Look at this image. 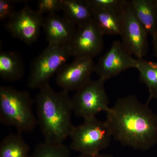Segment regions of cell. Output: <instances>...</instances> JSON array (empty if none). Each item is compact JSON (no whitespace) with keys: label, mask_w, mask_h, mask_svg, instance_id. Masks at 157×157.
I'll return each mask as SVG.
<instances>
[{"label":"cell","mask_w":157,"mask_h":157,"mask_svg":"<svg viewBox=\"0 0 157 157\" xmlns=\"http://www.w3.org/2000/svg\"><path fill=\"white\" fill-rule=\"evenodd\" d=\"M112 137L122 145L146 151L157 143V114L135 96L117 99L106 112Z\"/></svg>","instance_id":"obj_1"},{"label":"cell","mask_w":157,"mask_h":157,"mask_svg":"<svg viewBox=\"0 0 157 157\" xmlns=\"http://www.w3.org/2000/svg\"><path fill=\"white\" fill-rule=\"evenodd\" d=\"M38 124L44 141L63 143L74 126L72 98L69 92L54 90L48 83L39 89L35 99Z\"/></svg>","instance_id":"obj_2"},{"label":"cell","mask_w":157,"mask_h":157,"mask_svg":"<svg viewBox=\"0 0 157 157\" xmlns=\"http://www.w3.org/2000/svg\"><path fill=\"white\" fill-rule=\"evenodd\" d=\"M33 100L28 91L0 86V122L14 127L20 133L33 130L38 124Z\"/></svg>","instance_id":"obj_3"},{"label":"cell","mask_w":157,"mask_h":157,"mask_svg":"<svg viewBox=\"0 0 157 157\" xmlns=\"http://www.w3.org/2000/svg\"><path fill=\"white\" fill-rule=\"evenodd\" d=\"M69 137L70 149L86 155L101 154L113 137L107 121L96 117L86 119L81 124L74 126Z\"/></svg>","instance_id":"obj_4"},{"label":"cell","mask_w":157,"mask_h":157,"mask_svg":"<svg viewBox=\"0 0 157 157\" xmlns=\"http://www.w3.org/2000/svg\"><path fill=\"white\" fill-rule=\"evenodd\" d=\"M71 56L70 45L48 44L31 65L28 81L29 87L39 89L49 83L51 78L67 64Z\"/></svg>","instance_id":"obj_5"},{"label":"cell","mask_w":157,"mask_h":157,"mask_svg":"<svg viewBox=\"0 0 157 157\" xmlns=\"http://www.w3.org/2000/svg\"><path fill=\"white\" fill-rule=\"evenodd\" d=\"M105 81L101 78L90 79L76 91L72 98L75 115L84 119L96 117L109 109V101L105 90Z\"/></svg>","instance_id":"obj_6"},{"label":"cell","mask_w":157,"mask_h":157,"mask_svg":"<svg viewBox=\"0 0 157 157\" xmlns=\"http://www.w3.org/2000/svg\"><path fill=\"white\" fill-rule=\"evenodd\" d=\"M137 59L129 52L122 42L116 40L95 64V72L106 81L131 68H136Z\"/></svg>","instance_id":"obj_7"},{"label":"cell","mask_w":157,"mask_h":157,"mask_svg":"<svg viewBox=\"0 0 157 157\" xmlns=\"http://www.w3.org/2000/svg\"><path fill=\"white\" fill-rule=\"evenodd\" d=\"M122 17V42L135 58L143 59L148 51V34L135 17L129 1L124 6Z\"/></svg>","instance_id":"obj_8"},{"label":"cell","mask_w":157,"mask_h":157,"mask_svg":"<svg viewBox=\"0 0 157 157\" xmlns=\"http://www.w3.org/2000/svg\"><path fill=\"white\" fill-rule=\"evenodd\" d=\"M44 19L43 15L27 5L16 11L6 28L12 36L30 45L39 38Z\"/></svg>","instance_id":"obj_9"},{"label":"cell","mask_w":157,"mask_h":157,"mask_svg":"<svg viewBox=\"0 0 157 157\" xmlns=\"http://www.w3.org/2000/svg\"><path fill=\"white\" fill-rule=\"evenodd\" d=\"M104 35L93 20L77 27L70 45L72 56L93 59L104 46Z\"/></svg>","instance_id":"obj_10"},{"label":"cell","mask_w":157,"mask_h":157,"mask_svg":"<svg viewBox=\"0 0 157 157\" xmlns=\"http://www.w3.org/2000/svg\"><path fill=\"white\" fill-rule=\"evenodd\" d=\"M95 69L93 59L75 58L70 63L64 65L56 73L57 84L62 90L76 91L91 79Z\"/></svg>","instance_id":"obj_11"},{"label":"cell","mask_w":157,"mask_h":157,"mask_svg":"<svg viewBox=\"0 0 157 157\" xmlns=\"http://www.w3.org/2000/svg\"><path fill=\"white\" fill-rule=\"evenodd\" d=\"M43 28L46 39L50 45H69L73 39L77 27L56 13L44 17Z\"/></svg>","instance_id":"obj_12"},{"label":"cell","mask_w":157,"mask_h":157,"mask_svg":"<svg viewBox=\"0 0 157 157\" xmlns=\"http://www.w3.org/2000/svg\"><path fill=\"white\" fill-rule=\"evenodd\" d=\"M91 8L93 21L104 36H121L123 25L122 12Z\"/></svg>","instance_id":"obj_13"},{"label":"cell","mask_w":157,"mask_h":157,"mask_svg":"<svg viewBox=\"0 0 157 157\" xmlns=\"http://www.w3.org/2000/svg\"><path fill=\"white\" fill-rule=\"evenodd\" d=\"M130 5L135 17L147 34L157 32V14L153 0H131Z\"/></svg>","instance_id":"obj_14"},{"label":"cell","mask_w":157,"mask_h":157,"mask_svg":"<svg viewBox=\"0 0 157 157\" xmlns=\"http://www.w3.org/2000/svg\"><path fill=\"white\" fill-rule=\"evenodd\" d=\"M63 17L76 27L93 19L91 8L86 0H62Z\"/></svg>","instance_id":"obj_15"},{"label":"cell","mask_w":157,"mask_h":157,"mask_svg":"<svg viewBox=\"0 0 157 157\" xmlns=\"http://www.w3.org/2000/svg\"><path fill=\"white\" fill-rule=\"evenodd\" d=\"M25 73L23 62L19 55L12 52L0 53V77L4 81L14 82L22 78Z\"/></svg>","instance_id":"obj_16"},{"label":"cell","mask_w":157,"mask_h":157,"mask_svg":"<svg viewBox=\"0 0 157 157\" xmlns=\"http://www.w3.org/2000/svg\"><path fill=\"white\" fill-rule=\"evenodd\" d=\"M29 146L21 133H11L0 144V157H29Z\"/></svg>","instance_id":"obj_17"},{"label":"cell","mask_w":157,"mask_h":157,"mask_svg":"<svg viewBox=\"0 0 157 157\" xmlns=\"http://www.w3.org/2000/svg\"><path fill=\"white\" fill-rule=\"evenodd\" d=\"M139 73V78L148 89L149 97L147 103L151 99H157V62L137 59L136 68Z\"/></svg>","instance_id":"obj_18"},{"label":"cell","mask_w":157,"mask_h":157,"mask_svg":"<svg viewBox=\"0 0 157 157\" xmlns=\"http://www.w3.org/2000/svg\"><path fill=\"white\" fill-rule=\"evenodd\" d=\"M29 157H71L70 147L63 143L44 141L34 147Z\"/></svg>","instance_id":"obj_19"},{"label":"cell","mask_w":157,"mask_h":157,"mask_svg":"<svg viewBox=\"0 0 157 157\" xmlns=\"http://www.w3.org/2000/svg\"><path fill=\"white\" fill-rule=\"evenodd\" d=\"M90 7L107 10L122 12L127 1L126 0H86Z\"/></svg>","instance_id":"obj_20"},{"label":"cell","mask_w":157,"mask_h":157,"mask_svg":"<svg viewBox=\"0 0 157 157\" xmlns=\"http://www.w3.org/2000/svg\"><path fill=\"white\" fill-rule=\"evenodd\" d=\"M37 11L42 15L56 13L62 10V0H39L37 3Z\"/></svg>","instance_id":"obj_21"},{"label":"cell","mask_w":157,"mask_h":157,"mask_svg":"<svg viewBox=\"0 0 157 157\" xmlns=\"http://www.w3.org/2000/svg\"><path fill=\"white\" fill-rule=\"evenodd\" d=\"M14 2L9 0L0 1V20L1 21L9 20L12 18L16 13L14 10Z\"/></svg>","instance_id":"obj_22"},{"label":"cell","mask_w":157,"mask_h":157,"mask_svg":"<svg viewBox=\"0 0 157 157\" xmlns=\"http://www.w3.org/2000/svg\"><path fill=\"white\" fill-rule=\"evenodd\" d=\"M152 44L153 48L154 53L157 58V32L152 36Z\"/></svg>","instance_id":"obj_23"},{"label":"cell","mask_w":157,"mask_h":157,"mask_svg":"<svg viewBox=\"0 0 157 157\" xmlns=\"http://www.w3.org/2000/svg\"><path fill=\"white\" fill-rule=\"evenodd\" d=\"M74 157H113L111 155L108 154H99L96 155H86L80 154L77 156Z\"/></svg>","instance_id":"obj_24"},{"label":"cell","mask_w":157,"mask_h":157,"mask_svg":"<svg viewBox=\"0 0 157 157\" xmlns=\"http://www.w3.org/2000/svg\"><path fill=\"white\" fill-rule=\"evenodd\" d=\"M153 2L154 4L155 9L156 11L157 14V0H153Z\"/></svg>","instance_id":"obj_25"}]
</instances>
